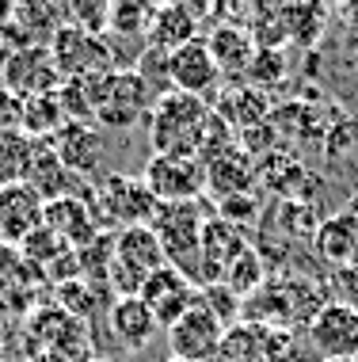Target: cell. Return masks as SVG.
Instances as JSON below:
<instances>
[{
	"instance_id": "obj_32",
	"label": "cell",
	"mask_w": 358,
	"mask_h": 362,
	"mask_svg": "<svg viewBox=\"0 0 358 362\" xmlns=\"http://www.w3.org/2000/svg\"><path fill=\"white\" fill-rule=\"evenodd\" d=\"M19 282H23V256H19V248L0 244V309L19 293Z\"/></svg>"
},
{
	"instance_id": "obj_17",
	"label": "cell",
	"mask_w": 358,
	"mask_h": 362,
	"mask_svg": "<svg viewBox=\"0 0 358 362\" xmlns=\"http://www.w3.org/2000/svg\"><path fill=\"white\" fill-rule=\"evenodd\" d=\"M27 187H31L42 202H54V199H65V194H76L73 183L76 175L61 164L54 141L50 138H35V153H31V168H27Z\"/></svg>"
},
{
	"instance_id": "obj_37",
	"label": "cell",
	"mask_w": 358,
	"mask_h": 362,
	"mask_svg": "<svg viewBox=\"0 0 358 362\" xmlns=\"http://www.w3.org/2000/svg\"><path fill=\"white\" fill-rule=\"evenodd\" d=\"M27 362H69V358H61V355H54V351H38V355H31Z\"/></svg>"
},
{
	"instance_id": "obj_20",
	"label": "cell",
	"mask_w": 358,
	"mask_h": 362,
	"mask_svg": "<svg viewBox=\"0 0 358 362\" xmlns=\"http://www.w3.org/2000/svg\"><path fill=\"white\" fill-rule=\"evenodd\" d=\"M206 164V187L221 199H233V194H248L251 183H256V160L240 149V145H233V149L217 153L214 160H202Z\"/></svg>"
},
{
	"instance_id": "obj_15",
	"label": "cell",
	"mask_w": 358,
	"mask_h": 362,
	"mask_svg": "<svg viewBox=\"0 0 358 362\" xmlns=\"http://www.w3.org/2000/svg\"><path fill=\"white\" fill-rule=\"evenodd\" d=\"M42 225L50 233H57L65 244H69L73 252H80L84 244H92L100 237V221H95V210L88 199H80V194H65V199H54L42 206Z\"/></svg>"
},
{
	"instance_id": "obj_28",
	"label": "cell",
	"mask_w": 358,
	"mask_h": 362,
	"mask_svg": "<svg viewBox=\"0 0 358 362\" xmlns=\"http://www.w3.org/2000/svg\"><path fill=\"white\" fill-rule=\"evenodd\" d=\"M65 252H73V248H69V244H65L61 237H57V233L46 229V225H42V229H35L31 237H27L23 244H19V256H23V259H31V263H38L42 271L50 267V263L61 259Z\"/></svg>"
},
{
	"instance_id": "obj_1",
	"label": "cell",
	"mask_w": 358,
	"mask_h": 362,
	"mask_svg": "<svg viewBox=\"0 0 358 362\" xmlns=\"http://www.w3.org/2000/svg\"><path fill=\"white\" fill-rule=\"evenodd\" d=\"M210 115H214L210 100H198V95H187V92H160L149 119H145L153 153L157 156H198Z\"/></svg>"
},
{
	"instance_id": "obj_25",
	"label": "cell",
	"mask_w": 358,
	"mask_h": 362,
	"mask_svg": "<svg viewBox=\"0 0 358 362\" xmlns=\"http://www.w3.org/2000/svg\"><path fill=\"white\" fill-rule=\"evenodd\" d=\"M31 153H35V138H27L23 130H0V187L27 180Z\"/></svg>"
},
{
	"instance_id": "obj_11",
	"label": "cell",
	"mask_w": 358,
	"mask_h": 362,
	"mask_svg": "<svg viewBox=\"0 0 358 362\" xmlns=\"http://www.w3.org/2000/svg\"><path fill=\"white\" fill-rule=\"evenodd\" d=\"M138 298L149 305L153 320H157V328L168 332L176 320L187 313L191 305L198 301V286L191 282L183 271H176L172 263H164L160 271H153L149 279H145V286L138 290Z\"/></svg>"
},
{
	"instance_id": "obj_10",
	"label": "cell",
	"mask_w": 358,
	"mask_h": 362,
	"mask_svg": "<svg viewBox=\"0 0 358 362\" xmlns=\"http://www.w3.org/2000/svg\"><path fill=\"white\" fill-rule=\"evenodd\" d=\"M309 344L321 355V362L358 358V305H351V301H328L309 320Z\"/></svg>"
},
{
	"instance_id": "obj_18",
	"label": "cell",
	"mask_w": 358,
	"mask_h": 362,
	"mask_svg": "<svg viewBox=\"0 0 358 362\" xmlns=\"http://www.w3.org/2000/svg\"><path fill=\"white\" fill-rule=\"evenodd\" d=\"M149 50L157 54H172L179 46H187L191 38H198V12L187 4H164V8H153L149 16Z\"/></svg>"
},
{
	"instance_id": "obj_19",
	"label": "cell",
	"mask_w": 358,
	"mask_h": 362,
	"mask_svg": "<svg viewBox=\"0 0 358 362\" xmlns=\"http://www.w3.org/2000/svg\"><path fill=\"white\" fill-rule=\"evenodd\" d=\"M50 141H54L57 156H61V164L76 175V180L95 172L100 153H103V141H100V130H95L92 122H65Z\"/></svg>"
},
{
	"instance_id": "obj_14",
	"label": "cell",
	"mask_w": 358,
	"mask_h": 362,
	"mask_svg": "<svg viewBox=\"0 0 358 362\" xmlns=\"http://www.w3.org/2000/svg\"><path fill=\"white\" fill-rule=\"evenodd\" d=\"M46 202L27 187V183H4L0 187V244L19 248L35 229H42Z\"/></svg>"
},
{
	"instance_id": "obj_27",
	"label": "cell",
	"mask_w": 358,
	"mask_h": 362,
	"mask_svg": "<svg viewBox=\"0 0 358 362\" xmlns=\"http://www.w3.org/2000/svg\"><path fill=\"white\" fill-rule=\"evenodd\" d=\"M221 282H225V286L233 290L240 301H244V298H251V293H256V290H259V286H263V282H267V267H263V256H259V252H256V248H251V244H248V248L240 252V256H237V259H233V263H229V267H225V275H221Z\"/></svg>"
},
{
	"instance_id": "obj_29",
	"label": "cell",
	"mask_w": 358,
	"mask_h": 362,
	"mask_svg": "<svg viewBox=\"0 0 358 362\" xmlns=\"http://www.w3.org/2000/svg\"><path fill=\"white\" fill-rule=\"evenodd\" d=\"M54 301H57V305H61L65 313H73L76 320H84V325H88L92 313H95V301H100V286H88L84 279L65 282V286H57Z\"/></svg>"
},
{
	"instance_id": "obj_21",
	"label": "cell",
	"mask_w": 358,
	"mask_h": 362,
	"mask_svg": "<svg viewBox=\"0 0 358 362\" xmlns=\"http://www.w3.org/2000/svg\"><path fill=\"white\" fill-rule=\"evenodd\" d=\"M316 240V252L335 263V267H354L358 263V214L354 210H343V214H332V218H324L316 225L313 233Z\"/></svg>"
},
{
	"instance_id": "obj_9",
	"label": "cell",
	"mask_w": 358,
	"mask_h": 362,
	"mask_svg": "<svg viewBox=\"0 0 358 362\" xmlns=\"http://www.w3.org/2000/svg\"><path fill=\"white\" fill-rule=\"evenodd\" d=\"M225 325L210 313L202 301H195L176 325L168 328V347H172V358H183V362H214L221 344H225Z\"/></svg>"
},
{
	"instance_id": "obj_39",
	"label": "cell",
	"mask_w": 358,
	"mask_h": 362,
	"mask_svg": "<svg viewBox=\"0 0 358 362\" xmlns=\"http://www.w3.org/2000/svg\"><path fill=\"white\" fill-rule=\"evenodd\" d=\"M335 362H358V358H335Z\"/></svg>"
},
{
	"instance_id": "obj_23",
	"label": "cell",
	"mask_w": 358,
	"mask_h": 362,
	"mask_svg": "<svg viewBox=\"0 0 358 362\" xmlns=\"http://www.w3.org/2000/svg\"><path fill=\"white\" fill-rule=\"evenodd\" d=\"M210 54H214L221 76H233V73H248L251 57H256V38H251L248 27L237 23H217L206 38Z\"/></svg>"
},
{
	"instance_id": "obj_4",
	"label": "cell",
	"mask_w": 358,
	"mask_h": 362,
	"mask_svg": "<svg viewBox=\"0 0 358 362\" xmlns=\"http://www.w3.org/2000/svg\"><path fill=\"white\" fill-rule=\"evenodd\" d=\"M27 328V347L31 355L38 351H54V355L69 358V362H92V328L84 320H76L73 313H65L57 301H42L31 317L23 320Z\"/></svg>"
},
{
	"instance_id": "obj_24",
	"label": "cell",
	"mask_w": 358,
	"mask_h": 362,
	"mask_svg": "<svg viewBox=\"0 0 358 362\" xmlns=\"http://www.w3.org/2000/svg\"><path fill=\"white\" fill-rule=\"evenodd\" d=\"M214 111L225 119L229 126H233V134L240 138V134H248V130H256V126H267L270 122V95L267 92H259V88H233V92L221 100Z\"/></svg>"
},
{
	"instance_id": "obj_2",
	"label": "cell",
	"mask_w": 358,
	"mask_h": 362,
	"mask_svg": "<svg viewBox=\"0 0 358 362\" xmlns=\"http://www.w3.org/2000/svg\"><path fill=\"white\" fill-rule=\"evenodd\" d=\"M84 92L92 103V119L107 130H130V126L145 122L153 103H157V92L138 69H114L92 76V81H84Z\"/></svg>"
},
{
	"instance_id": "obj_3",
	"label": "cell",
	"mask_w": 358,
	"mask_h": 362,
	"mask_svg": "<svg viewBox=\"0 0 358 362\" xmlns=\"http://www.w3.org/2000/svg\"><path fill=\"white\" fill-rule=\"evenodd\" d=\"M214 214H202V202H157L149 218V229L157 233L164 259L176 271H183L198 286L202 271V229Z\"/></svg>"
},
{
	"instance_id": "obj_5",
	"label": "cell",
	"mask_w": 358,
	"mask_h": 362,
	"mask_svg": "<svg viewBox=\"0 0 358 362\" xmlns=\"http://www.w3.org/2000/svg\"><path fill=\"white\" fill-rule=\"evenodd\" d=\"M164 248L149 225H130L114 233V263H111V286L114 298H133L153 271L164 267Z\"/></svg>"
},
{
	"instance_id": "obj_16",
	"label": "cell",
	"mask_w": 358,
	"mask_h": 362,
	"mask_svg": "<svg viewBox=\"0 0 358 362\" xmlns=\"http://www.w3.org/2000/svg\"><path fill=\"white\" fill-rule=\"evenodd\" d=\"M244 248H248V244H244V237H240L237 225H229L225 218H217V214H214V218L206 221V229H202V271H198V290L221 282L225 267H229V263H233Z\"/></svg>"
},
{
	"instance_id": "obj_8",
	"label": "cell",
	"mask_w": 358,
	"mask_h": 362,
	"mask_svg": "<svg viewBox=\"0 0 358 362\" xmlns=\"http://www.w3.org/2000/svg\"><path fill=\"white\" fill-rule=\"evenodd\" d=\"M145 187L157 202H198L206 191V164L198 156H149L141 172Z\"/></svg>"
},
{
	"instance_id": "obj_34",
	"label": "cell",
	"mask_w": 358,
	"mask_h": 362,
	"mask_svg": "<svg viewBox=\"0 0 358 362\" xmlns=\"http://www.w3.org/2000/svg\"><path fill=\"white\" fill-rule=\"evenodd\" d=\"M256 210H259V202L251 199V194H233V199L217 202V218H225L229 225H237V229L256 221Z\"/></svg>"
},
{
	"instance_id": "obj_26",
	"label": "cell",
	"mask_w": 358,
	"mask_h": 362,
	"mask_svg": "<svg viewBox=\"0 0 358 362\" xmlns=\"http://www.w3.org/2000/svg\"><path fill=\"white\" fill-rule=\"evenodd\" d=\"M61 126H65V115H61V103H57V92L23 100V134L27 138H54Z\"/></svg>"
},
{
	"instance_id": "obj_40",
	"label": "cell",
	"mask_w": 358,
	"mask_h": 362,
	"mask_svg": "<svg viewBox=\"0 0 358 362\" xmlns=\"http://www.w3.org/2000/svg\"><path fill=\"white\" fill-rule=\"evenodd\" d=\"M168 362H183V358H168Z\"/></svg>"
},
{
	"instance_id": "obj_38",
	"label": "cell",
	"mask_w": 358,
	"mask_h": 362,
	"mask_svg": "<svg viewBox=\"0 0 358 362\" xmlns=\"http://www.w3.org/2000/svg\"><path fill=\"white\" fill-rule=\"evenodd\" d=\"M92 362H111V358H100V355H95V358H92Z\"/></svg>"
},
{
	"instance_id": "obj_13",
	"label": "cell",
	"mask_w": 358,
	"mask_h": 362,
	"mask_svg": "<svg viewBox=\"0 0 358 362\" xmlns=\"http://www.w3.org/2000/svg\"><path fill=\"white\" fill-rule=\"evenodd\" d=\"M217 84H221V69L202 35L168 54V92H187L206 100V92H214Z\"/></svg>"
},
{
	"instance_id": "obj_22",
	"label": "cell",
	"mask_w": 358,
	"mask_h": 362,
	"mask_svg": "<svg viewBox=\"0 0 358 362\" xmlns=\"http://www.w3.org/2000/svg\"><path fill=\"white\" fill-rule=\"evenodd\" d=\"M111 332L126 351H145L153 332H157V320H153L149 305H145L138 293L133 298H114L111 301Z\"/></svg>"
},
{
	"instance_id": "obj_36",
	"label": "cell",
	"mask_w": 358,
	"mask_h": 362,
	"mask_svg": "<svg viewBox=\"0 0 358 362\" xmlns=\"http://www.w3.org/2000/svg\"><path fill=\"white\" fill-rule=\"evenodd\" d=\"M0 130H23V100L0 84Z\"/></svg>"
},
{
	"instance_id": "obj_30",
	"label": "cell",
	"mask_w": 358,
	"mask_h": 362,
	"mask_svg": "<svg viewBox=\"0 0 358 362\" xmlns=\"http://www.w3.org/2000/svg\"><path fill=\"white\" fill-rule=\"evenodd\" d=\"M198 301H202V305H206L210 313H214V317H217L225 328H237V320H240V305H244V301H240L237 293L225 286V282L202 286V290H198Z\"/></svg>"
},
{
	"instance_id": "obj_12",
	"label": "cell",
	"mask_w": 358,
	"mask_h": 362,
	"mask_svg": "<svg viewBox=\"0 0 358 362\" xmlns=\"http://www.w3.org/2000/svg\"><path fill=\"white\" fill-rule=\"evenodd\" d=\"M4 88L16 95V100H31V95H46L57 92L61 76H57V65L50 57V46H23L4 62V73H0Z\"/></svg>"
},
{
	"instance_id": "obj_35",
	"label": "cell",
	"mask_w": 358,
	"mask_h": 362,
	"mask_svg": "<svg viewBox=\"0 0 358 362\" xmlns=\"http://www.w3.org/2000/svg\"><path fill=\"white\" fill-rule=\"evenodd\" d=\"M354 138H358V122H351V119L332 122V130H328V141H324L328 156H343V153H351V149H354Z\"/></svg>"
},
{
	"instance_id": "obj_33",
	"label": "cell",
	"mask_w": 358,
	"mask_h": 362,
	"mask_svg": "<svg viewBox=\"0 0 358 362\" xmlns=\"http://www.w3.org/2000/svg\"><path fill=\"white\" fill-rule=\"evenodd\" d=\"M149 16H153V8H145V4H114V8H111L107 31L145 35V31H149Z\"/></svg>"
},
{
	"instance_id": "obj_6",
	"label": "cell",
	"mask_w": 358,
	"mask_h": 362,
	"mask_svg": "<svg viewBox=\"0 0 358 362\" xmlns=\"http://www.w3.org/2000/svg\"><path fill=\"white\" fill-rule=\"evenodd\" d=\"M88 202L103 233H119V229H130V225H149L153 210H157V199L149 194L145 180H133V175H107L88 194Z\"/></svg>"
},
{
	"instance_id": "obj_7",
	"label": "cell",
	"mask_w": 358,
	"mask_h": 362,
	"mask_svg": "<svg viewBox=\"0 0 358 362\" xmlns=\"http://www.w3.org/2000/svg\"><path fill=\"white\" fill-rule=\"evenodd\" d=\"M50 57L61 81H92L114 73V50L103 35H88L73 23H61L50 38Z\"/></svg>"
},
{
	"instance_id": "obj_31",
	"label": "cell",
	"mask_w": 358,
	"mask_h": 362,
	"mask_svg": "<svg viewBox=\"0 0 358 362\" xmlns=\"http://www.w3.org/2000/svg\"><path fill=\"white\" fill-rule=\"evenodd\" d=\"M248 81L251 88H259V92H267L270 84H282L286 81V57L282 50H256L248 65Z\"/></svg>"
}]
</instances>
